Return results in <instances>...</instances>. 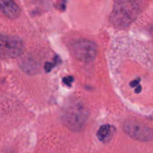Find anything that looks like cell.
I'll return each instance as SVG.
<instances>
[{"label":"cell","mask_w":153,"mask_h":153,"mask_svg":"<svg viewBox=\"0 0 153 153\" xmlns=\"http://www.w3.org/2000/svg\"><path fill=\"white\" fill-rule=\"evenodd\" d=\"M139 82H140V79H137V80H134V81H133V82H131V83H130V85H131V87H132V88H134V87L137 86V85H139Z\"/></svg>","instance_id":"11"},{"label":"cell","mask_w":153,"mask_h":153,"mask_svg":"<svg viewBox=\"0 0 153 153\" xmlns=\"http://www.w3.org/2000/svg\"><path fill=\"white\" fill-rule=\"evenodd\" d=\"M123 130L130 137L139 141L153 140V129L143 124L135 122H126L123 126Z\"/></svg>","instance_id":"5"},{"label":"cell","mask_w":153,"mask_h":153,"mask_svg":"<svg viewBox=\"0 0 153 153\" xmlns=\"http://www.w3.org/2000/svg\"><path fill=\"white\" fill-rule=\"evenodd\" d=\"M21 67L22 70L29 74H34L38 71V64L35 61L28 58H24L21 60Z\"/></svg>","instance_id":"8"},{"label":"cell","mask_w":153,"mask_h":153,"mask_svg":"<svg viewBox=\"0 0 153 153\" xmlns=\"http://www.w3.org/2000/svg\"><path fill=\"white\" fill-rule=\"evenodd\" d=\"M20 13V7L14 0H0V13L6 17L16 19Z\"/></svg>","instance_id":"6"},{"label":"cell","mask_w":153,"mask_h":153,"mask_svg":"<svg viewBox=\"0 0 153 153\" xmlns=\"http://www.w3.org/2000/svg\"><path fill=\"white\" fill-rule=\"evenodd\" d=\"M73 80H74L73 77H72V76H68V77L64 78V79H63V82H64V83L66 85L70 86V85H71L72 82H73Z\"/></svg>","instance_id":"9"},{"label":"cell","mask_w":153,"mask_h":153,"mask_svg":"<svg viewBox=\"0 0 153 153\" xmlns=\"http://www.w3.org/2000/svg\"><path fill=\"white\" fill-rule=\"evenodd\" d=\"M115 133V128L109 124L102 125L97 131V137L100 141L103 143L108 142Z\"/></svg>","instance_id":"7"},{"label":"cell","mask_w":153,"mask_h":153,"mask_svg":"<svg viewBox=\"0 0 153 153\" xmlns=\"http://www.w3.org/2000/svg\"><path fill=\"white\" fill-rule=\"evenodd\" d=\"M70 50L73 56L83 62H91L97 55V46L87 39H76L70 43Z\"/></svg>","instance_id":"3"},{"label":"cell","mask_w":153,"mask_h":153,"mask_svg":"<svg viewBox=\"0 0 153 153\" xmlns=\"http://www.w3.org/2000/svg\"><path fill=\"white\" fill-rule=\"evenodd\" d=\"M54 67V64H52V63H50V62H47L45 64V66H44V70L45 71L47 72V73H49V72H50L51 70H52V69Z\"/></svg>","instance_id":"10"},{"label":"cell","mask_w":153,"mask_h":153,"mask_svg":"<svg viewBox=\"0 0 153 153\" xmlns=\"http://www.w3.org/2000/svg\"><path fill=\"white\" fill-rule=\"evenodd\" d=\"M89 111L85 105L79 101L70 102L64 107L62 120L64 125L73 131H80L88 122Z\"/></svg>","instance_id":"2"},{"label":"cell","mask_w":153,"mask_h":153,"mask_svg":"<svg viewBox=\"0 0 153 153\" xmlns=\"http://www.w3.org/2000/svg\"><path fill=\"white\" fill-rule=\"evenodd\" d=\"M140 9L134 0H115L110 15L111 22L118 28L129 26L138 16Z\"/></svg>","instance_id":"1"},{"label":"cell","mask_w":153,"mask_h":153,"mask_svg":"<svg viewBox=\"0 0 153 153\" xmlns=\"http://www.w3.org/2000/svg\"><path fill=\"white\" fill-rule=\"evenodd\" d=\"M151 33H152V37H153V26H152V28H151Z\"/></svg>","instance_id":"13"},{"label":"cell","mask_w":153,"mask_h":153,"mask_svg":"<svg viewBox=\"0 0 153 153\" xmlns=\"http://www.w3.org/2000/svg\"><path fill=\"white\" fill-rule=\"evenodd\" d=\"M24 51V43L21 39L15 36L0 34V58H18Z\"/></svg>","instance_id":"4"},{"label":"cell","mask_w":153,"mask_h":153,"mask_svg":"<svg viewBox=\"0 0 153 153\" xmlns=\"http://www.w3.org/2000/svg\"><path fill=\"white\" fill-rule=\"evenodd\" d=\"M136 89H135V93H137V94H139V93L141 91V86L140 85H137V87H135Z\"/></svg>","instance_id":"12"}]
</instances>
